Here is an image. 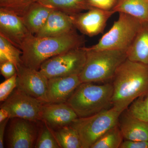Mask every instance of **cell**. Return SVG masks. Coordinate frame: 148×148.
Segmentation results:
<instances>
[{
    "mask_svg": "<svg viewBox=\"0 0 148 148\" xmlns=\"http://www.w3.org/2000/svg\"><path fill=\"white\" fill-rule=\"evenodd\" d=\"M85 40L75 29L66 34L48 37L30 34L21 46L22 65L39 70L42 64L51 57L75 49L84 47Z\"/></svg>",
    "mask_w": 148,
    "mask_h": 148,
    "instance_id": "cell-1",
    "label": "cell"
},
{
    "mask_svg": "<svg viewBox=\"0 0 148 148\" xmlns=\"http://www.w3.org/2000/svg\"><path fill=\"white\" fill-rule=\"evenodd\" d=\"M112 79V107L122 113L148 91V66L127 58L117 69Z\"/></svg>",
    "mask_w": 148,
    "mask_h": 148,
    "instance_id": "cell-2",
    "label": "cell"
},
{
    "mask_svg": "<svg viewBox=\"0 0 148 148\" xmlns=\"http://www.w3.org/2000/svg\"><path fill=\"white\" fill-rule=\"evenodd\" d=\"M93 83H82L66 102L78 117L90 116L112 106V84Z\"/></svg>",
    "mask_w": 148,
    "mask_h": 148,
    "instance_id": "cell-3",
    "label": "cell"
},
{
    "mask_svg": "<svg viewBox=\"0 0 148 148\" xmlns=\"http://www.w3.org/2000/svg\"><path fill=\"white\" fill-rule=\"evenodd\" d=\"M84 48L86 61L79 75L82 82H104L112 79L117 69L127 59L126 51Z\"/></svg>",
    "mask_w": 148,
    "mask_h": 148,
    "instance_id": "cell-4",
    "label": "cell"
},
{
    "mask_svg": "<svg viewBox=\"0 0 148 148\" xmlns=\"http://www.w3.org/2000/svg\"><path fill=\"white\" fill-rule=\"evenodd\" d=\"M121 114L112 107L90 116L77 118L70 125L79 135L82 148H91L102 135L118 124Z\"/></svg>",
    "mask_w": 148,
    "mask_h": 148,
    "instance_id": "cell-5",
    "label": "cell"
},
{
    "mask_svg": "<svg viewBox=\"0 0 148 148\" xmlns=\"http://www.w3.org/2000/svg\"><path fill=\"white\" fill-rule=\"evenodd\" d=\"M143 22L132 16L119 13V17L112 28L95 45L92 50L116 49L127 51L135 39Z\"/></svg>",
    "mask_w": 148,
    "mask_h": 148,
    "instance_id": "cell-6",
    "label": "cell"
},
{
    "mask_svg": "<svg viewBox=\"0 0 148 148\" xmlns=\"http://www.w3.org/2000/svg\"><path fill=\"white\" fill-rule=\"evenodd\" d=\"M84 47L69 50L47 59L42 64L39 71L48 79L55 77L79 75L86 61V51Z\"/></svg>",
    "mask_w": 148,
    "mask_h": 148,
    "instance_id": "cell-7",
    "label": "cell"
},
{
    "mask_svg": "<svg viewBox=\"0 0 148 148\" xmlns=\"http://www.w3.org/2000/svg\"><path fill=\"white\" fill-rule=\"evenodd\" d=\"M43 105L36 98L16 87L1 107L8 111L10 118L35 122L42 120Z\"/></svg>",
    "mask_w": 148,
    "mask_h": 148,
    "instance_id": "cell-8",
    "label": "cell"
},
{
    "mask_svg": "<svg viewBox=\"0 0 148 148\" xmlns=\"http://www.w3.org/2000/svg\"><path fill=\"white\" fill-rule=\"evenodd\" d=\"M48 82V79L39 70L22 64L17 71L16 88L44 104L47 103Z\"/></svg>",
    "mask_w": 148,
    "mask_h": 148,
    "instance_id": "cell-9",
    "label": "cell"
},
{
    "mask_svg": "<svg viewBox=\"0 0 148 148\" xmlns=\"http://www.w3.org/2000/svg\"><path fill=\"white\" fill-rule=\"evenodd\" d=\"M115 13L113 11L92 8L71 16L76 29L83 34L91 37L103 33L107 21Z\"/></svg>",
    "mask_w": 148,
    "mask_h": 148,
    "instance_id": "cell-10",
    "label": "cell"
},
{
    "mask_svg": "<svg viewBox=\"0 0 148 148\" xmlns=\"http://www.w3.org/2000/svg\"><path fill=\"white\" fill-rule=\"evenodd\" d=\"M30 34L21 16L14 12L0 8L1 36L20 49Z\"/></svg>",
    "mask_w": 148,
    "mask_h": 148,
    "instance_id": "cell-11",
    "label": "cell"
},
{
    "mask_svg": "<svg viewBox=\"0 0 148 148\" xmlns=\"http://www.w3.org/2000/svg\"><path fill=\"white\" fill-rule=\"evenodd\" d=\"M79 75L66 76L49 79L47 103H66L82 83Z\"/></svg>",
    "mask_w": 148,
    "mask_h": 148,
    "instance_id": "cell-12",
    "label": "cell"
},
{
    "mask_svg": "<svg viewBox=\"0 0 148 148\" xmlns=\"http://www.w3.org/2000/svg\"><path fill=\"white\" fill-rule=\"evenodd\" d=\"M32 122L16 118L12 122L9 132V147L32 148L35 147L36 134Z\"/></svg>",
    "mask_w": 148,
    "mask_h": 148,
    "instance_id": "cell-13",
    "label": "cell"
},
{
    "mask_svg": "<svg viewBox=\"0 0 148 148\" xmlns=\"http://www.w3.org/2000/svg\"><path fill=\"white\" fill-rule=\"evenodd\" d=\"M78 118L66 103H45L43 105L42 120L55 128L70 125Z\"/></svg>",
    "mask_w": 148,
    "mask_h": 148,
    "instance_id": "cell-14",
    "label": "cell"
},
{
    "mask_svg": "<svg viewBox=\"0 0 148 148\" xmlns=\"http://www.w3.org/2000/svg\"><path fill=\"white\" fill-rule=\"evenodd\" d=\"M75 29L71 15L61 11L53 10L45 24L35 36H53L66 34Z\"/></svg>",
    "mask_w": 148,
    "mask_h": 148,
    "instance_id": "cell-15",
    "label": "cell"
},
{
    "mask_svg": "<svg viewBox=\"0 0 148 148\" xmlns=\"http://www.w3.org/2000/svg\"><path fill=\"white\" fill-rule=\"evenodd\" d=\"M118 125L125 140L148 141V122L132 116L127 110L121 114Z\"/></svg>",
    "mask_w": 148,
    "mask_h": 148,
    "instance_id": "cell-16",
    "label": "cell"
},
{
    "mask_svg": "<svg viewBox=\"0 0 148 148\" xmlns=\"http://www.w3.org/2000/svg\"><path fill=\"white\" fill-rule=\"evenodd\" d=\"M53 9L35 2L21 14L24 25L32 34L35 35L43 27Z\"/></svg>",
    "mask_w": 148,
    "mask_h": 148,
    "instance_id": "cell-17",
    "label": "cell"
},
{
    "mask_svg": "<svg viewBox=\"0 0 148 148\" xmlns=\"http://www.w3.org/2000/svg\"><path fill=\"white\" fill-rule=\"evenodd\" d=\"M126 51L127 59L148 66V21L143 22Z\"/></svg>",
    "mask_w": 148,
    "mask_h": 148,
    "instance_id": "cell-18",
    "label": "cell"
},
{
    "mask_svg": "<svg viewBox=\"0 0 148 148\" xmlns=\"http://www.w3.org/2000/svg\"><path fill=\"white\" fill-rule=\"evenodd\" d=\"M113 11L148 21V0H119Z\"/></svg>",
    "mask_w": 148,
    "mask_h": 148,
    "instance_id": "cell-19",
    "label": "cell"
},
{
    "mask_svg": "<svg viewBox=\"0 0 148 148\" xmlns=\"http://www.w3.org/2000/svg\"><path fill=\"white\" fill-rule=\"evenodd\" d=\"M35 2L70 15L91 9L86 0H35Z\"/></svg>",
    "mask_w": 148,
    "mask_h": 148,
    "instance_id": "cell-20",
    "label": "cell"
},
{
    "mask_svg": "<svg viewBox=\"0 0 148 148\" xmlns=\"http://www.w3.org/2000/svg\"><path fill=\"white\" fill-rule=\"evenodd\" d=\"M54 136L60 148H82L79 135L70 125L58 128Z\"/></svg>",
    "mask_w": 148,
    "mask_h": 148,
    "instance_id": "cell-21",
    "label": "cell"
},
{
    "mask_svg": "<svg viewBox=\"0 0 148 148\" xmlns=\"http://www.w3.org/2000/svg\"><path fill=\"white\" fill-rule=\"evenodd\" d=\"M22 51L0 35V63L9 61L15 66L16 71L22 65Z\"/></svg>",
    "mask_w": 148,
    "mask_h": 148,
    "instance_id": "cell-22",
    "label": "cell"
},
{
    "mask_svg": "<svg viewBox=\"0 0 148 148\" xmlns=\"http://www.w3.org/2000/svg\"><path fill=\"white\" fill-rule=\"evenodd\" d=\"M123 138L118 124L102 135L91 148H120Z\"/></svg>",
    "mask_w": 148,
    "mask_h": 148,
    "instance_id": "cell-23",
    "label": "cell"
},
{
    "mask_svg": "<svg viewBox=\"0 0 148 148\" xmlns=\"http://www.w3.org/2000/svg\"><path fill=\"white\" fill-rule=\"evenodd\" d=\"M127 110L132 116L148 122V91L134 100Z\"/></svg>",
    "mask_w": 148,
    "mask_h": 148,
    "instance_id": "cell-24",
    "label": "cell"
},
{
    "mask_svg": "<svg viewBox=\"0 0 148 148\" xmlns=\"http://www.w3.org/2000/svg\"><path fill=\"white\" fill-rule=\"evenodd\" d=\"M36 148H59L60 146L55 136L50 129L45 125L43 127L35 144Z\"/></svg>",
    "mask_w": 148,
    "mask_h": 148,
    "instance_id": "cell-25",
    "label": "cell"
},
{
    "mask_svg": "<svg viewBox=\"0 0 148 148\" xmlns=\"http://www.w3.org/2000/svg\"><path fill=\"white\" fill-rule=\"evenodd\" d=\"M35 0H0V8L14 12L20 16Z\"/></svg>",
    "mask_w": 148,
    "mask_h": 148,
    "instance_id": "cell-26",
    "label": "cell"
},
{
    "mask_svg": "<svg viewBox=\"0 0 148 148\" xmlns=\"http://www.w3.org/2000/svg\"><path fill=\"white\" fill-rule=\"evenodd\" d=\"M17 73L0 84V101H5L16 87Z\"/></svg>",
    "mask_w": 148,
    "mask_h": 148,
    "instance_id": "cell-27",
    "label": "cell"
},
{
    "mask_svg": "<svg viewBox=\"0 0 148 148\" xmlns=\"http://www.w3.org/2000/svg\"><path fill=\"white\" fill-rule=\"evenodd\" d=\"M119 0H86L91 8L106 11H113Z\"/></svg>",
    "mask_w": 148,
    "mask_h": 148,
    "instance_id": "cell-28",
    "label": "cell"
},
{
    "mask_svg": "<svg viewBox=\"0 0 148 148\" xmlns=\"http://www.w3.org/2000/svg\"><path fill=\"white\" fill-rule=\"evenodd\" d=\"M1 73L6 79L9 78L17 73L15 66L10 61H7L0 64Z\"/></svg>",
    "mask_w": 148,
    "mask_h": 148,
    "instance_id": "cell-29",
    "label": "cell"
},
{
    "mask_svg": "<svg viewBox=\"0 0 148 148\" xmlns=\"http://www.w3.org/2000/svg\"><path fill=\"white\" fill-rule=\"evenodd\" d=\"M120 148H148V141L126 140L122 142Z\"/></svg>",
    "mask_w": 148,
    "mask_h": 148,
    "instance_id": "cell-30",
    "label": "cell"
},
{
    "mask_svg": "<svg viewBox=\"0 0 148 148\" xmlns=\"http://www.w3.org/2000/svg\"><path fill=\"white\" fill-rule=\"evenodd\" d=\"M9 119H8L4 121L0 122V148H1L4 147V136L5 130Z\"/></svg>",
    "mask_w": 148,
    "mask_h": 148,
    "instance_id": "cell-31",
    "label": "cell"
},
{
    "mask_svg": "<svg viewBox=\"0 0 148 148\" xmlns=\"http://www.w3.org/2000/svg\"><path fill=\"white\" fill-rule=\"evenodd\" d=\"M8 118H10V115L8 111L5 108H1V110H0V122H1L4 121Z\"/></svg>",
    "mask_w": 148,
    "mask_h": 148,
    "instance_id": "cell-32",
    "label": "cell"
}]
</instances>
